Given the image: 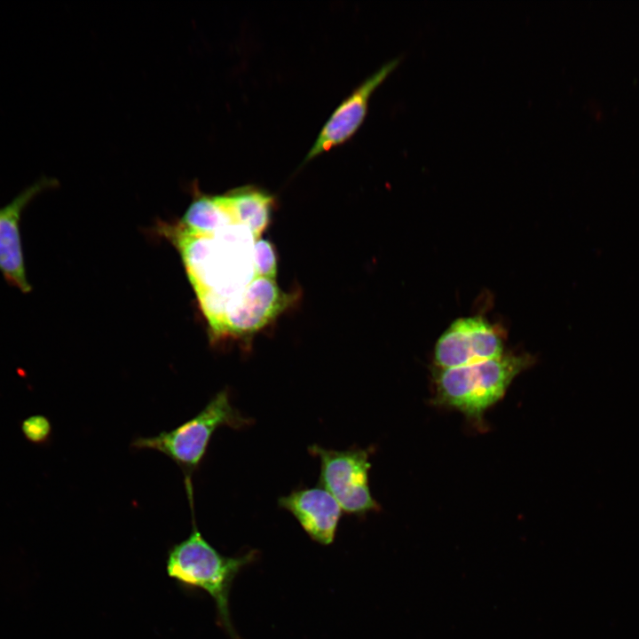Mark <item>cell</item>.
I'll return each instance as SVG.
<instances>
[{
	"label": "cell",
	"instance_id": "1",
	"mask_svg": "<svg viewBox=\"0 0 639 639\" xmlns=\"http://www.w3.org/2000/svg\"><path fill=\"white\" fill-rule=\"evenodd\" d=\"M164 229L181 255L198 299L223 304L256 277L252 256L256 240L247 227L232 225L214 234L196 233L182 224Z\"/></svg>",
	"mask_w": 639,
	"mask_h": 639
},
{
	"label": "cell",
	"instance_id": "2",
	"mask_svg": "<svg viewBox=\"0 0 639 639\" xmlns=\"http://www.w3.org/2000/svg\"><path fill=\"white\" fill-rule=\"evenodd\" d=\"M191 508L193 529L187 538L169 549L167 574L185 588L206 592L214 600L220 626L231 639H238L230 616V591L239 572L251 564L257 554L255 550L238 556L221 554L202 536L195 523L193 505Z\"/></svg>",
	"mask_w": 639,
	"mask_h": 639
},
{
	"label": "cell",
	"instance_id": "3",
	"mask_svg": "<svg viewBox=\"0 0 639 639\" xmlns=\"http://www.w3.org/2000/svg\"><path fill=\"white\" fill-rule=\"evenodd\" d=\"M531 362L526 355L503 354L458 367H435L434 403L481 422L486 410L503 398L516 376Z\"/></svg>",
	"mask_w": 639,
	"mask_h": 639
},
{
	"label": "cell",
	"instance_id": "4",
	"mask_svg": "<svg viewBox=\"0 0 639 639\" xmlns=\"http://www.w3.org/2000/svg\"><path fill=\"white\" fill-rule=\"evenodd\" d=\"M250 424L231 403L227 390L217 392L193 418L170 431L138 437L131 446L160 452L183 471L187 497L193 496V476L200 467L215 431L221 427L240 430Z\"/></svg>",
	"mask_w": 639,
	"mask_h": 639
},
{
	"label": "cell",
	"instance_id": "5",
	"mask_svg": "<svg viewBox=\"0 0 639 639\" xmlns=\"http://www.w3.org/2000/svg\"><path fill=\"white\" fill-rule=\"evenodd\" d=\"M309 452L320 459V486L332 494L343 511L364 516L380 509L369 487L371 463L368 450H333L312 445Z\"/></svg>",
	"mask_w": 639,
	"mask_h": 639
},
{
	"label": "cell",
	"instance_id": "6",
	"mask_svg": "<svg viewBox=\"0 0 639 639\" xmlns=\"http://www.w3.org/2000/svg\"><path fill=\"white\" fill-rule=\"evenodd\" d=\"M296 298L281 290L274 279L255 277L225 301L210 328L217 338L253 335L283 312Z\"/></svg>",
	"mask_w": 639,
	"mask_h": 639
},
{
	"label": "cell",
	"instance_id": "7",
	"mask_svg": "<svg viewBox=\"0 0 639 639\" xmlns=\"http://www.w3.org/2000/svg\"><path fill=\"white\" fill-rule=\"evenodd\" d=\"M503 355V343L493 327L481 317L454 320L438 339L434 363L438 368L458 367Z\"/></svg>",
	"mask_w": 639,
	"mask_h": 639
},
{
	"label": "cell",
	"instance_id": "8",
	"mask_svg": "<svg viewBox=\"0 0 639 639\" xmlns=\"http://www.w3.org/2000/svg\"><path fill=\"white\" fill-rule=\"evenodd\" d=\"M55 184L53 179L41 178L0 208V272L8 285L23 294L30 293L32 285L28 280L20 232L22 215L36 196Z\"/></svg>",
	"mask_w": 639,
	"mask_h": 639
},
{
	"label": "cell",
	"instance_id": "9",
	"mask_svg": "<svg viewBox=\"0 0 639 639\" xmlns=\"http://www.w3.org/2000/svg\"><path fill=\"white\" fill-rule=\"evenodd\" d=\"M398 62L399 59L396 58L385 63L338 106L322 127L304 162L344 143L354 135L365 119L373 92Z\"/></svg>",
	"mask_w": 639,
	"mask_h": 639
},
{
	"label": "cell",
	"instance_id": "10",
	"mask_svg": "<svg viewBox=\"0 0 639 639\" xmlns=\"http://www.w3.org/2000/svg\"><path fill=\"white\" fill-rule=\"evenodd\" d=\"M278 503L295 517L312 540L322 545L334 541L343 510L325 488L296 490L280 497Z\"/></svg>",
	"mask_w": 639,
	"mask_h": 639
},
{
	"label": "cell",
	"instance_id": "11",
	"mask_svg": "<svg viewBox=\"0 0 639 639\" xmlns=\"http://www.w3.org/2000/svg\"><path fill=\"white\" fill-rule=\"evenodd\" d=\"M231 217L233 225L247 227L256 240L270 221L273 198L271 194L251 186H245L217 196Z\"/></svg>",
	"mask_w": 639,
	"mask_h": 639
},
{
	"label": "cell",
	"instance_id": "12",
	"mask_svg": "<svg viewBox=\"0 0 639 639\" xmlns=\"http://www.w3.org/2000/svg\"><path fill=\"white\" fill-rule=\"evenodd\" d=\"M186 228L203 234H214L232 225V220L217 196L200 197L187 209L181 223Z\"/></svg>",
	"mask_w": 639,
	"mask_h": 639
},
{
	"label": "cell",
	"instance_id": "13",
	"mask_svg": "<svg viewBox=\"0 0 639 639\" xmlns=\"http://www.w3.org/2000/svg\"><path fill=\"white\" fill-rule=\"evenodd\" d=\"M252 256L256 276L275 280L277 256L272 244L266 240H256L253 245Z\"/></svg>",
	"mask_w": 639,
	"mask_h": 639
},
{
	"label": "cell",
	"instance_id": "14",
	"mask_svg": "<svg viewBox=\"0 0 639 639\" xmlns=\"http://www.w3.org/2000/svg\"><path fill=\"white\" fill-rule=\"evenodd\" d=\"M21 430L28 441L41 444L49 438L51 426L47 417L36 414L26 418L21 422Z\"/></svg>",
	"mask_w": 639,
	"mask_h": 639
}]
</instances>
